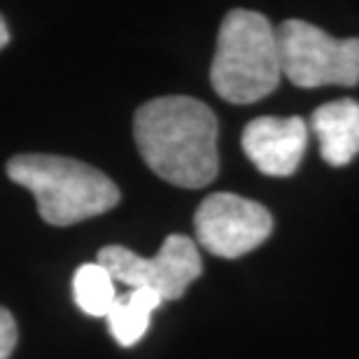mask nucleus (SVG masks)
I'll return each mask as SVG.
<instances>
[{"instance_id":"obj_9","label":"nucleus","mask_w":359,"mask_h":359,"mask_svg":"<svg viewBox=\"0 0 359 359\" xmlns=\"http://www.w3.org/2000/svg\"><path fill=\"white\" fill-rule=\"evenodd\" d=\"M163 304V299L152 290H128L117 297L112 311L107 313V329L112 339L124 348L135 346L149 329V318Z\"/></svg>"},{"instance_id":"obj_3","label":"nucleus","mask_w":359,"mask_h":359,"mask_svg":"<svg viewBox=\"0 0 359 359\" xmlns=\"http://www.w3.org/2000/svg\"><path fill=\"white\" fill-rule=\"evenodd\" d=\"M278 28L259 12L231 10L217 33L210 84L219 98L236 105L257 103L280 84Z\"/></svg>"},{"instance_id":"obj_12","label":"nucleus","mask_w":359,"mask_h":359,"mask_svg":"<svg viewBox=\"0 0 359 359\" xmlns=\"http://www.w3.org/2000/svg\"><path fill=\"white\" fill-rule=\"evenodd\" d=\"M7 42H10V33H7V26H5V19L0 17V49H3Z\"/></svg>"},{"instance_id":"obj_2","label":"nucleus","mask_w":359,"mask_h":359,"mask_svg":"<svg viewBox=\"0 0 359 359\" xmlns=\"http://www.w3.org/2000/svg\"><path fill=\"white\" fill-rule=\"evenodd\" d=\"M7 177L35 196L40 217L52 226H70L119 203V189L105 173L84 161L56 154H17Z\"/></svg>"},{"instance_id":"obj_8","label":"nucleus","mask_w":359,"mask_h":359,"mask_svg":"<svg viewBox=\"0 0 359 359\" xmlns=\"http://www.w3.org/2000/svg\"><path fill=\"white\" fill-rule=\"evenodd\" d=\"M320 152L329 166H348L359 154V103L350 98L318 107L311 119Z\"/></svg>"},{"instance_id":"obj_1","label":"nucleus","mask_w":359,"mask_h":359,"mask_svg":"<svg viewBox=\"0 0 359 359\" xmlns=\"http://www.w3.org/2000/svg\"><path fill=\"white\" fill-rule=\"evenodd\" d=\"M142 161L166 182L201 189L217 177V119L205 103L189 96L147 100L133 119Z\"/></svg>"},{"instance_id":"obj_5","label":"nucleus","mask_w":359,"mask_h":359,"mask_svg":"<svg viewBox=\"0 0 359 359\" xmlns=\"http://www.w3.org/2000/svg\"><path fill=\"white\" fill-rule=\"evenodd\" d=\"M96 262L110 273L114 283L126 285L128 290H152L163 301L182 297L203 271L196 243L180 233H170L152 259L121 245H105Z\"/></svg>"},{"instance_id":"obj_6","label":"nucleus","mask_w":359,"mask_h":359,"mask_svg":"<svg viewBox=\"0 0 359 359\" xmlns=\"http://www.w3.org/2000/svg\"><path fill=\"white\" fill-rule=\"evenodd\" d=\"M198 245L215 257L236 259L252 252L271 236V212L238 194H210L194 215Z\"/></svg>"},{"instance_id":"obj_7","label":"nucleus","mask_w":359,"mask_h":359,"mask_svg":"<svg viewBox=\"0 0 359 359\" xmlns=\"http://www.w3.org/2000/svg\"><path fill=\"white\" fill-rule=\"evenodd\" d=\"M308 147V126L301 117H257L243 131V152L255 168L271 177L297 173Z\"/></svg>"},{"instance_id":"obj_10","label":"nucleus","mask_w":359,"mask_h":359,"mask_svg":"<svg viewBox=\"0 0 359 359\" xmlns=\"http://www.w3.org/2000/svg\"><path fill=\"white\" fill-rule=\"evenodd\" d=\"M73 297L82 313L91 318H107L117 301L114 280L100 264H82L73 278Z\"/></svg>"},{"instance_id":"obj_11","label":"nucleus","mask_w":359,"mask_h":359,"mask_svg":"<svg viewBox=\"0 0 359 359\" xmlns=\"http://www.w3.org/2000/svg\"><path fill=\"white\" fill-rule=\"evenodd\" d=\"M19 341V329L17 320L12 318V313L7 308L0 306V359H10L14 348Z\"/></svg>"},{"instance_id":"obj_4","label":"nucleus","mask_w":359,"mask_h":359,"mask_svg":"<svg viewBox=\"0 0 359 359\" xmlns=\"http://www.w3.org/2000/svg\"><path fill=\"white\" fill-rule=\"evenodd\" d=\"M278 42L283 75L297 87L359 82V38L339 40L308 21L290 19L278 26Z\"/></svg>"}]
</instances>
